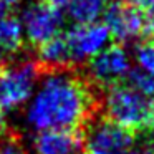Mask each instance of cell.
Wrapping results in <instances>:
<instances>
[{"instance_id":"obj_5","label":"cell","mask_w":154,"mask_h":154,"mask_svg":"<svg viewBox=\"0 0 154 154\" xmlns=\"http://www.w3.org/2000/svg\"><path fill=\"white\" fill-rule=\"evenodd\" d=\"M63 14L60 8L47 4L45 0L32 2L22 12V27L25 38L33 47L45 43L60 33L63 27Z\"/></svg>"},{"instance_id":"obj_25","label":"cell","mask_w":154,"mask_h":154,"mask_svg":"<svg viewBox=\"0 0 154 154\" xmlns=\"http://www.w3.org/2000/svg\"><path fill=\"white\" fill-rule=\"evenodd\" d=\"M2 63H4V61H0V65H2Z\"/></svg>"},{"instance_id":"obj_14","label":"cell","mask_w":154,"mask_h":154,"mask_svg":"<svg viewBox=\"0 0 154 154\" xmlns=\"http://www.w3.org/2000/svg\"><path fill=\"white\" fill-rule=\"evenodd\" d=\"M134 58L141 70L154 76V42H141L134 47Z\"/></svg>"},{"instance_id":"obj_8","label":"cell","mask_w":154,"mask_h":154,"mask_svg":"<svg viewBox=\"0 0 154 154\" xmlns=\"http://www.w3.org/2000/svg\"><path fill=\"white\" fill-rule=\"evenodd\" d=\"M65 40L68 43L73 63L76 66L78 63L88 61L98 51L103 50L109 40V32L104 27V23L93 22L86 25H76L75 28L68 30L65 33Z\"/></svg>"},{"instance_id":"obj_13","label":"cell","mask_w":154,"mask_h":154,"mask_svg":"<svg viewBox=\"0 0 154 154\" xmlns=\"http://www.w3.org/2000/svg\"><path fill=\"white\" fill-rule=\"evenodd\" d=\"M128 86H131L133 90H136L137 93L144 94L147 98H154V76L149 73H146L141 68H131L128 71V75L124 76Z\"/></svg>"},{"instance_id":"obj_21","label":"cell","mask_w":154,"mask_h":154,"mask_svg":"<svg viewBox=\"0 0 154 154\" xmlns=\"http://www.w3.org/2000/svg\"><path fill=\"white\" fill-rule=\"evenodd\" d=\"M45 2L50 4V5H53V7H57V8H61V7H65L70 0H45Z\"/></svg>"},{"instance_id":"obj_15","label":"cell","mask_w":154,"mask_h":154,"mask_svg":"<svg viewBox=\"0 0 154 154\" xmlns=\"http://www.w3.org/2000/svg\"><path fill=\"white\" fill-rule=\"evenodd\" d=\"M0 154H28L17 133L8 131L0 139Z\"/></svg>"},{"instance_id":"obj_23","label":"cell","mask_w":154,"mask_h":154,"mask_svg":"<svg viewBox=\"0 0 154 154\" xmlns=\"http://www.w3.org/2000/svg\"><path fill=\"white\" fill-rule=\"evenodd\" d=\"M78 154H88V152H78Z\"/></svg>"},{"instance_id":"obj_22","label":"cell","mask_w":154,"mask_h":154,"mask_svg":"<svg viewBox=\"0 0 154 154\" xmlns=\"http://www.w3.org/2000/svg\"><path fill=\"white\" fill-rule=\"evenodd\" d=\"M152 128H154V116H152Z\"/></svg>"},{"instance_id":"obj_4","label":"cell","mask_w":154,"mask_h":154,"mask_svg":"<svg viewBox=\"0 0 154 154\" xmlns=\"http://www.w3.org/2000/svg\"><path fill=\"white\" fill-rule=\"evenodd\" d=\"M134 133L118 126L108 118L93 119L85 129L88 154H129L134 147Z\"/></svg>"},{"instance_id":"obj_1","label":"cell","mask_w":154,"mask_h":154,"mask_svg":"<svg viewBox=\"0 0 154 154\" xmlns=\"http://www.w3.org/2000/svg\"><path fill=\"white\" fill-rule=\"evenodd\" d=\"M91 80L73 68L45 71L27 108V123L37 131H85L103 108V94Z\"/></svg>"},{"instance_id":"obj_17","label":"cell","mask_w":154,"mask_h":154,"mask_svg":"<svg viewBox=\"0 0 154 154\" xmlns=\"http://www.w3.org/2000/svg\"><path fill=\"white\" fill-rule=\"evenodd\" d=\"M144 37H147L151 42H154V10L146 18V28H144Z\"/></svg>"},{"instance_id":"obj_3","label":"cell","mask_w":154,"mask_h":154,"mask_svg":"<svg viewBox=\"0 0 154 154\" xmlns=\"http://www.w3.org/2000/svg\"><path fill=\"white\" fill-rule=\"evenodd\" d=\"M43 75L35 60H8L0 65V109L12 111L33 94Z\"/></svg>"},{"instance_id":"obj_16","label":"cell","mask_w":154,"mask_h":154,"mask_svg":"<svg viewBox=\"0 0 154 154\" xmlns=\"http://www.w3.org/2000/svg\"><path fill=\"white\" fill-rule=\"evenodd\" d=\"M134 7L143 10L144 14H151L154 10V0H129Z\"/></svg>"},{"instance_id":"obj_12","label":"cell","mask_w":154,"mask_h":154,"mask_svg":"<svg viewBox=\"0 0 154 154\" xmlns=\"http://www.w3.org/2000/svg\"><path fill=\"white\" fill-rule=\"evenodd\" d=\"M66 15L76 25L93 23L101 17L106 7V0H70L66 5Z\"/></svg>"},{"instance_id":"obj_9","label":"cell","mask_w":154,"mask_h":154,"mask_svg":"<svg viewBox=\"0 0 154 154\" xmlns=\"http://www.w3.org/2000/svg\"><path fill=\"white\" fill-rule=\"evenodd\" d=\"M85 146V131L45 129L33 137L35 154H78Z\"/></svg>"},{"instance_id":"obj_11","label":"cell","mask_w":154,"mask_h":154,"mask_svg":"<svg viewBox=\"0 0 154 154\" xmlns=\"http://www.w3.org/2000/svg\"><path fill=\"white\" fill-rule=\"evenodd\" d=\"M23 27L12 14L0 17V61L12 60L25 48Z\"/></svg>"},{"instance_id":"obj_20","label":"cell","mask_w":154,"mask_h":154,"mask_svg":"<svg viewBox=\"0 0 154 154\" xmlns=\"http://www.w3.org/2000/svg\"><path fill=\"white\" fill-rule=\"evenodd\" d=\"M7 133H8V129H7V119H5L4 111L0 109V139H2V137H4Z\"/></svg>"},{"instance_id":"obj_2","label":"cell","mask_w":154,"mask_h":154,"mask_svg":"<svg viewBox=\"0 0 154 154\" xmlns=\"http://www.w3.org/2000/svg\"><path fill=\"white\" fill-rule=\"evenodd\" d=\"M104 91L101 108L104 109V118L131 133L152 129V98L137 93L124 83H116Z\"/></svg>"},{"instance_id":"obj_19","label":"cell","mask_w":154,"mask_h":154,"mask_svg":"<svg viewBox=\"0 0 154 154\" xmlns=\"http://www.w3.org/2000/svg\"><path fill=\"white\" fill-rule=\"evenodd\" d=\"M20 0H0V17L8 15L12 12V8L18 4Z\"/></svg>"},{"instance_id":"obj_10","label":"cell","mask_w":154,"mask_h":154,"mask_svg":"<svg viewBox=\"0 0 154 154\" xmlns=\"http://www.w3.org/2000/svg\"><path fill=\"white\" fill-rule=\"evenodd\" d=\"M38 63L45 71L61 70V68H75L73 58H71L70 48L65 40V35H55L53 38L47 40L45 43L38 45Z\"/></svg>"},{"instance_id":"obj_6","label":"cell","mask_w":154,"mask_h":154,"mask_svg":"<svg viewBox=\"0 0 154 154\" xmlns=\"http://www.w3.org/2000/svg\"><path fill=\"white\" fill-rule=\"evenodd\" d=\"M131 70L129 57L123 45L114 43L88 60V78L100 90L121 83Z\"/></svg>"},{"instance_id":"obj_24","label":"cell","mask_w":154,"mask_h":154,"mask_svg":"<svg viewBox=\"0 0 154 154\" xmlns=\"http://www.w3.org/2000/svg\"><path fill=\"white\" fill-rule=\"evenodd\" d=\"M116 2H123V0H116Z\"/></svg>"},{"instance_id":"obj_7","label":"cell","mask_w":154,"mask_h":154,"mask_svg":"<svg viewBox=\"0 0 154 154\" xmlns=\"http://www.w3.org/2000/svg\"><path fill=\"white\" fill-rule=\"evenodd\" d=\"M103 23L109 32V37L123 45L144 35L146 15L131 2H114L109 7H104Z\"/></svg>"},{"instance_id":"obj_18","label":"cell","mask_w":154,"mask_h":154,"mask_svg":"<svg viewBox=\"0 0 154 154\" xmlns=\"http://www.w3.org/2000/svg\"><path fill=\"white\" fill-rule=\"evenodd\" d=\"M129 154H154V143L147 141V143L141 144L137 147H133Z\"/></svg>"}]
</instances>
